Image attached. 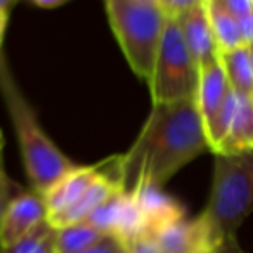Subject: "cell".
<instances>
[{"mask_svg": "<svg viewBox=\"0 0 253 253\" xmlns=\"http://www.w3.org/2000/svg\"><path fill=\"white\" fill-rule=\"evenodd\" d=\"M50 231H52V227L49 225V222H43L35 231L26 234L25 238L16 241L14 245L7 246V248H2V253H35L37 248L42 245V241L47 238V234Z\"/></svg>", "mask_w": 253, "mask_h": 253, "instance_id": "obj_18", "label": "cell"}, {"mask_svg": "<svg viewBox=\"0 0 253 253\" xmlns=\"http://www.w3.org/2000/svg\"><path fill=\"white\" fill-rule=\"evenodd\" d=\"M106 160L97 165L80 167L77 165L73 170L63 175L45 194L43 200L47 205V211L50 213H59V211L70 208L73 203H77L87 189L104 173Z\"/></svg>", "mask_w": 253, "mask_h": 253, "instance_id": "obj_9", "label": "cell"}, {"mask_svg": "<svg viewBox=\"0 0 253 253\" xmlns=\"http://www.w3.org/2000/svg\"><path fill=\"white\" fill-rule=\"evenodd\" d=\"M253 153V99L239 95L238 111L227 137L215 155H241Z\"/></svg>", "mask_w": 253, "mask_h": 253, "instance_id": "obj_12", "label": "cell"}, {"mask_svg": "<svg viewBox=\"0 0 253 253\" xmlns=\"http://www.w3.org/2000/svg\"><path fill=\"white\" fill-rule=\"evenodd\" d=\"M253 213V153L215 155L213 182L203 215L222 239Z\"/></svg>", "mask_w": 253, "mask_h": 253, "instance_id": "obj_4", "label": "cell"}, {"mask_svg": "<svg viewBox=\"0 0 253 253\" xmlns=\"http://www.w3.org/2000/svg\"><path fill=\"white\" fill-rule=\"evenodd\" d=\"M218 248H213V250H208V252H203V253H217Z\"/></svg>", "mask_w": 253, "mask_h": 253, "instance_id": "obj_32", "label": "cell"}, {"mask_svg": "<svg viewBox=\"0 0 253 253\" xmlns=\"http://www.w3.org/2000/svg\"><path fill=\"white\" fill-rule=\"evenodd\" d=\"M210 149L196 99L153 104L141 132L118 156V186L134 194L142 186L163 187L182 167Z\"/></svg>", "mask_w": 253, "mask_h": 253, "instance_id": "obj_1", "label": "cell"}, {"mask_svg": "<svg viewBox=\"0 0 253 253\" xmlns=\"http://www.w3.org/2000/svg\"><path fill=\"white\" fill-rule=\"evenodd\" d=\"M2 149H4V132L0 130V153H2Z\"/></svg>", "mask_w": 253, "mask_h": 253, "instance_id": "obj_29", "label": "cell"}, {"mask_svg": "<svg viewBox=\"0 0 253 253\" xmlns=\"http://www.w3.org/2000/svg\"><path fill=\"white\" fill-rule=\"evenodd\" d=\"M224 71L227 75L229 85L239 95H253V64L250 57V49L246 45L234 49L231 52L218 54Z\"/></svg>", "mask_w": 253, "mask_h": 253, "instance_id": "obj_14", "label": "cell"}, {"mask_svg": "<svg viewBox=\"0 0 253 253\" xmlns=\"http://www.w3.org/2000/svg\"><path fill=\"white\" fill-rule=\"evenodd\" d=\"M0 253H2V248H0Z\"/></svg>", "mask_w": 253, "mask_h": 253, "instance_id": "obj_33", "label": "cell"}, {"mask_svg": "<svg viewBox=\"0 0 253 253\" xmlns=\"http://www.w3.org/2000/svg\"><path fill=\"white\" fill-rule=\"evenodd\" d=\"M0 94L18 135L25 172L32 182L33 191L43 196L61 177L66 175L77 165L43 132L35 109L19 88L11 66L2 52H0Z\"/></svg>", "mask_w": 253, "mask_h": 253, "instance_id": "obj_2", "label": "cell"}, {"mask_svg": "<svg viewBox=\"0 0 253 253\" xmlns=\"http://www.w3.org/2000/svg\"><path fill=\"white\" fill-rule=\"evenodd\" d=\"M238 104H239V94L231 87V90H229L222 108L218 109V113L213 116V120L205 126L208 146H210V149L213 153H217V149L220 148L224 139L227 137L229 130H231V126H232V122H234L236 111H238Z\"/></svg>", "mask_w": 253, "mask_h": 253, "instance_id": "obj_16", "label": "cell"}, {"mask_svg": "<svg viewBox=\"0 0 253 253\" xmlns=\"http://www.w3.org/2000/svg\"><path fill=\"white\" fill-rule=\"evenodd\" d=\"M12 194H11V180L7 177L5 172V163H4V153H0V225L4 220V215L7 211L9 205L12 201Z\"/></svg>", "mask_w": 253, "mask_h": 253, "instance_id": "obj_20", "label": "cell"}, {"mask_svg": "<svg viewBox=\"0 0 253 253\" xmlns=\"http://www.w3.org/2000/svg\"><path fill=\"white\" fill-rule=\"evenodd\" d=\"M104 234L95 231L87 222L68 225L56 231V253H82L90 248Z\"/></svg>", "mask_w": 253, "mask_h": 253, "instance_id": "obj_15", "label": "cell"}, {"mask_svg": "<svg viewBox=\"0 0 253 253\" xmlns=\"http://www.w3.org/2000/svg\"><path fill=\"white\" fill-rule=\"evenodd\" d=\"M205 5H207L208 19H210L218 54L231 52V50L243 47L238 21L222 7L220 0H205Z\"/></svg>", "mask_w": 253, "mask_h": 253, "instance_id": "obj_13", "label": "cell"}, {"mask_svg": "<svg viewBox=\"0 0 253 253\" xmlns=\"http://www.w3.org/2000/svg\"><path fill=\"white\" fill-rule=\"evenodd\" d=\"M162 253H203L218 248L222 238L213 231L205 215L182 218L156 232Z\"/></svg>", "mask_w": 253, "mask_h": 253, "instance_id": "obj_6", "label": "cell"}, {"mask_svg": "<svg viewBox=\"0 0 253 253\" xmlns=\"http://www.w3.org/2000/svg\"><path fill=\"white\" fill-rule=\"evenodd\" d=\"M35 253H56V229L47 234V238L42 241V245L37 248Z\"/></svg>", "mask_w": 253, "mask_h": 253, "instance_id": "obj_27", "label": "cell"}, {"mask_svg": "<svg viewBox=\"0 0 253 253\" xmlns=\"http://www.w3.org/2000/svg\"><path fill=\"white\" fill-rule=\"evenodd\" d=\"M252 99H253V95H252Z\"/></svg>", "mask_w": 253, "mask_h": 253, "instance_id": "obj_34", "label": "cell"}, {"mask_svg": "<svg viewBox=\"0 0 253 253\" xmlns=\"http://www.w3.org/2000/svg\"><path fill=\"white\" fill-rule=\"evenodd\" d=\"M217 253H245L239 246L238 239H236V234H229L222 239V243L218 245Z\"/></svg>", "mask_w": 253, "mask_h": 253, "instance_id": "obj_26", "label": "cell"}, {"mask_svg": "<svg viewBox=\"0 0 253 253\" xmlns=\"http://www.w3.org/2000/svg\"><path fill=\"white\" fill-rule=\"evenodd\" d=\"M229 90H231V85H229L227 75H225L220 59L200 68L196 104L205 126L213 120V116L222 108Z\"/></svg>", "mask_w": 253, "mask_h": 253, "instance_id": "obj_11", "label": "cell"}, {"mask_svg": "<svg viewBox=\"0 0 253 253\" xmlns=\"http://www.w3.org/2000/svg\"><path fill=\"white\" fill-rule=\"evenodd\" d=\"M177 23H179L184 42L193 59L196 61L198 68H203L218 59V49L215 43L213 32H211L205 0H198L186 14L177 19Z\"/></svg>", "mask_w": 253, "mask_h": 253, "instance_id": "obj_8", "label": "cell"}, {"mask_svg": "<svg viewBox=\"0 0 253 253\" xmlns=\"http://www.w3.org/2000/svg\"><path fill=\"white\" fill-rule=\"evenodd\" d=\"M198 0H160L162 9L165 11L169 19H179L182 14H186Z\"/></svg>", "mask_w": 253, "mask_h": 253, "instance_id": "obj_21", "label": "cell"}, {"mask_svg": "<svg viewBox=\"0 0 253 253\" xmlns=\"http://www.w3.org/2000/svg\"><path fill=\"white\" fill-rule=\"evenodd\" d=\"M30 4L37 9H43V11H54V9L63 7L66 0H32Z\"/></svg>", "mask_w": 253, "mask_h": 253, "instance_id": "obj_28", "label": "cell"}, {"mask_svg": "<svg viewBox=\"0 0 253 253\" xmlns=\"http://www.w3.org/2000/svg\"><path fill=\"white\" fill-rule=\"evenodd\" d=\"M123 246H125L128 253H162L160 252L158 239L151 232H142L141 236L134 238Z\"/></svg>", "mask_w": 253, "mask_h": 253, "instance_id": "obj_19", "label": "cell"}, {"mask_svg": "<svg viewBox=\"0 0 253 253\" xmlns=\"http://www.w3.org/2000/svg\"><path fill=\"white\" fill-rule=\"evenodd\" d=\"M118 253H128V252H126V248H125V246H120V250H118Z\"/></svg>", "mask_w": 253, "mask_h": 253, "instance_id": "obj_30", "label": "cell"}, {"mask_svg": "<svg viewBox=\"0 0 253 253\" xmlns=\"http://www.w3.org/2000/svg\"><path fill=\"white\" fill-rule=\"evenodd\" d=\"M120 246H122V243L115 236H102L95 245L84 250L82 253H118Z\"/></svg>", "mask_w": 253, "mask_h": 253, "instance_id": "obj_23", "label": "cell"}, {"mask_svg": "<svg viewBox=\"0 0 253 253\" xmlns=\"http://www.w3.org/2000/svg\"><path fill=\"white\" fill-rule=\"evenodd\" d=\"M123 201H125V193L116 191V193H113L104 203L99 205V207L88 215L85 222H87L88 225H92L95 231L101 232V234L115 236Z\"/></svg>", "mask_w": 253, "mask_h": 253, "instance_id": "obj_17", "label": "cell"}, {"mask_svg": "<svg viewBox=\"0 0 253 253\" xmlns=\"http://www.w3.org/2000/svg\"><path fill=\"white\" fill-rule=\"evenodd\" d=\"M248 49H250V57H252V64H253V45H250Z\"/></svg>", "mask_w": 253, "mask_h": 253, "instance_id": "obj_31", "label": "cell"}, {"mask_svg": "<svg viewBox=\"0 0 253 253\" xmlns=\"http://www.w3.org/2000/svg\"><path fill=\"white\" fill-rule=\"evenodd\" d=\"M12 7H14V2L0 0V49H2V42H4V35L9 23V14H11Z\"/></svg>", "mask_w": 253, "mask_h": 253, "instance_id": "obj_25", "label": "cell"}, {"mask_svg": "<svg viewBox=\"0 0 253 253\" xmlns=\"http://www.w3.org/2000/svg\"><path fill=\"white\" fill-rule=\"evenodd\" d=\"M130 196L135 198L139 208L144 213L148 232L151 234H156L167 225L186 218V208L182 207V203L163 193L162 187L142 186Z\"/></svg>", "mask_w": 253, "mask_h": 253, "instance_id": "obj_10", "label": "cell"}, {"mask_svg": "<svg viewBox=\"0 0 253 253\" xmlns=\"http://www.w3.org/2000/svg\"><path fill=\"white\" fill-rule=\"evenodd\" d=\"M238 26H239V33H241L243 45L246 47L253 45V12L245 16V18L238 19Z\"/></svg>", "mask_w": 253, "mask_h": 253, "instance_id": "obj_24", "label": "cell"}, {"mask_svg": "<svg viewBox=\"0 0 253 253\" xmlns=\"http://www.w3.org/2000/svg\"><path fill=\"white\" fill-rule=\"evenodd\" d=\"M198 82L200 68L184 42L179 23L169 19L148 80L153 104L196 99Z\"/></svg>", "mask_w": 253, "mask_h": 253, "instance_id": "obj_5", "label": "cell"}, {"mask_svg": "<svg viewBox=\"0 0 253 253\" xmlns=\"http://www.w3.org/2000/svg\"><path fill=\"white\" fill-rule=\"evenodd\" d=\"M104 7L130 70L148 82L169 21L160 0H108Z\"/></svg>", "mask_w": 253, "mask_h": 253, "instance_id": "obj_3", "label": "cell"}, {"mask_svg": "<svg viewBox=\"0 0 253 253\" xmlns=\"http://www.w3.org/2000/svg\"><path fill=\"white\" fill-rule=\"evenodd\" d=\"M47 205L39 193H19L12 198L0 225V248L14 245L26 234L47 222Z\"/></svg>", "mask_w": 253, "mask_h": 253, "instance_id": "obj_7", "label": "cell"}, {"mask_svg": "<svg viewBox=\"0 0 253 253\" xmlns=\"http://www.w3.org/2000/svg\"><path fill=\"white\" fill-rule=\"evenodd\" d=\"M220 4L236 21L253 12V0H220Z\"/></svg>", "mask_w": 253, "mask_h": 253, "instance_id": "obj_22", "label": "cell"}]
</instances>
